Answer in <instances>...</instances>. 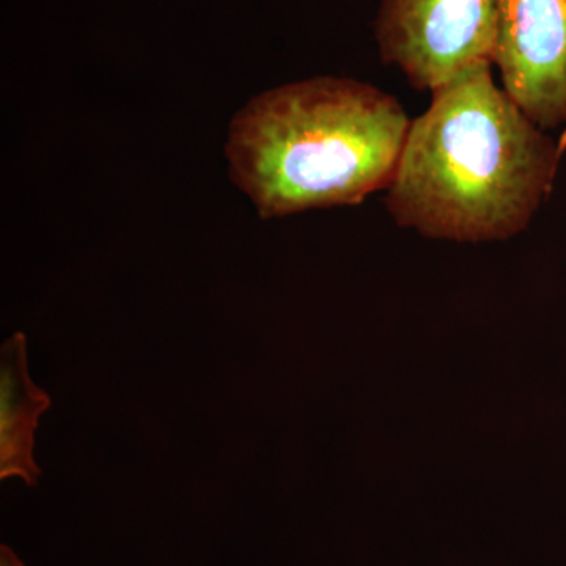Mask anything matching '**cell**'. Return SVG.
Returning <instances> with one entry per match:
<instances>
[{
  "instance_id": "cell-1",
  "label": "cell",
  "mask_w": 566,
  "mask_h": 566,
  "mask_svg": "<svg viewBox=\"0 0 566 566\" xmlns=\"http://www.w3.org/2000/svg\"><path fill=\"white\" fill-rule=\"evenodd\" d=\"M480 62L431 92L386 189L394 221L433 240L523 232L556 178L564 144L535 125Z\"/></svg>"
},
{
  "instance_id": "cell-2",
  "label": "cell",
  "mask_w": 566,
  "mask_h": 566,
  "mask_svg": "<svg viewBox=\"0 0 566 566\" xmlns=\"http://www.w3.org/2000/svg\"><path fill=\"white\" fill-rule=\"evenodd\" d=\"M409 125L397 98L365 82H292L234 115L230 178L263 219L353 207L389 188Z\"/></svg>"
},
{
  "instance_id": "cell-3",
  "label": "cell",
  "mask_w": 566,
  "mask_h": 566,
  "mask_svg": "<svg viewBox=\"0 0 566 566\" xmlns=\"http://www.w3.org/2000/svg\"><path fill=\"white\" fill-rule=\"evenodd\" d=\"M497 10L499 0H382L375 24L382 62L417 91L433 92L493 63Z\"/></svg>"
},
{
  "instance_id": "cell-4",
  "label": "cell",
  "mask_w": 566,
  "mask_h": 566,
  "mask_svg": "<svg viewBox=\"0 0 566 566\" xmlns=\"http://www.w3.org/2000/svg\"><path fill=\"white\" fill-rule=\"evenodd\" d=\"M493 63L535 125H566V0H499Z\"/></svg>"
},
{
  "instance_id": "cell-5",
  "label": "cell",
  "mask_w": 566,
  "mask_h": 566,
  "mask_svg": "<svg viewBox=\"0 0 566 566\" xmlns=\"http://www.w3.org/2000/svg\"><path fill=\"white\" fill-rule=\"evenodd\" d=\"M51 398L28 371L25 335H11L0 352V476L35 486L40 469L33 460V436Z\"/></svg>"
},
{
  "instance_id": "cell-6",
  "label": "cell",
  "mask_w": 566,
  "mask_h": 566,
  "mask_svg": "<svg viewBox=\"0 0 566 566\" xmlns=\"http://www.w3.org/2000/svg\"><path fill=\"white\" fill-rule=\"evenodd\" d=\"M0 566H25L10 546H0Z\"/></svg>"
}]
</instances>
